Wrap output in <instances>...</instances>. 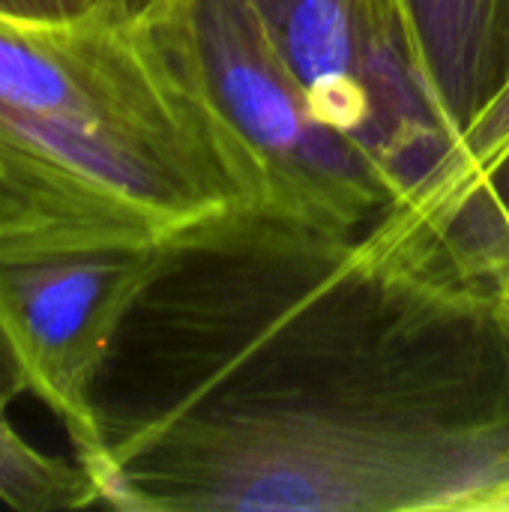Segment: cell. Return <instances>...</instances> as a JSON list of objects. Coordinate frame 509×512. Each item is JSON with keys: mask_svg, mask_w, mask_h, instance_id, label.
I'll return each instance as SVG.
<instances>
[{"mask_svg": "<svg viewBox=\"0 0 509 512\" xmlns=\"http://www.w3.org/2000/svg\"><path fill=\"white\" fill-rule=\"evenodd\" d=\"M165 396L102 414L114 510L509 512L495 300L366 234L231 216L177 240Z\"/></svg>", "mask_w": 509, "mask_h": 512, "instance_id": "cell-1", "label": "cell"}, {"mask_svg": "<svg viewBox=\"0 0 509 512\" xmlns=\"http://www.w3.org/2000/svg\"><path fill=\"white\" fill-rule=\"evenodd\" d=\"M252 213L141 6L0 15V258L168 243Z\"/></svg>", "mask_w": 509, "mask_h": 512, "instance_id": "cell-2", "label": "cell"}, {"mask_svg": "<svg viewBox=\"0 0 509 512\" xmlns=\"http://www.w3.org/2000/svg\"><path fill=\"white\" fill-rule=\"evenodd\" d=\"M141 12L213 120L252 216L348 237L396 204L393 180L318 117L258 0H144Z\"/></svg>", "mask_w": 509, "mask_h": 512, "instance_id": "cell-3", "label": "cell"}, {"mask_svg": "<svg viewBox=\"0 0 509 512\" xmlns=\"http://www.w3.org/2000/svg\"><path fill=\"white\" fill-rule=\"evenodd\" d=\"M174 255L177 240L0 258V327L27 393L60 420L90 480L105 453L99 381Z\"/></svg>", "mask_w": 509, "mask_h": 512, "instance_id": "cell-4", "label": "cell"}, {"mask_svg": "<svg viewBox=\"0 0 509 512\" xmlns=\"http://www.w3.org/2000/svg\"><path fill=\"white\" fill-rule=\"evenodd\" d=\"M318 117L357 144L402 201L450 153L414 75L393 0H258Z\"/></svg>", "mask_w": 509, "mask_h": 512, "instance_id": "cell-5", "label": "cell"}, {"mask_svg": "<svg viewBox=\"0 0 509 512\" xmlns=\"http://www.w3.org/2000/svg\"><path fill=\"white\" fill-rule=\"evenodd\" d=\"M420 90L450 138L509 81V0H393Z\"/></svg>", "mask_w": 509, "mask_h": 512, "instance_id": "cell-6", "label": "cell"}, {"mask_svg": "<svg viewBox=\"0 0 509 512\" xmlns=\"http://www.w3.org/2000/svg\"><path fill=\"white\" fill-rule=\"evenodd\" d=\"M363 234L393 261L498 300L509 291V147L453 198L384 213Z\"/></svg>", "mask_w": 509, "mask_h": 512, "instance_id": "cell-7", "label": "cell"}, {"mask_svg": "<svg viewBox=\"0 0 509 512\" xmlns=\"http://www.w3.org/2000/svg\"><path fill=\"white\" fill-rule=\"evenodd\" d=\"M27 393L24 366L0 327V501L18 512H57L96 507L99 492L75 465L33 447L9 420V408Z\"/></svg>", "mask_w": 509, "mask_h": 512, "instance_id": "cell-8", "label": "cell"}, {"mask_svg": "<svg viewBox=\"0 0 509 512\" xmlns=\"http://www.w3.org/2000/svg\"><path fill=\"white\" fill-rule=\"evenodd\" d=\"M509 147V81L507 87L486 105V111L474 120V126L450 147V153L429 171V177L402 201H396L387 213H423L447 198H453L462 186L480 177Z\"/></svg>", "mask_w": 509, "mask_h": 512, "instance_id": "cell-9", "label": "cell"}, {"mask_svg": "<svg viewBox=\"0 0 509 512\" xmlns=\"http://www.w3.org/2000/svg\"><path fill=\"white\" fill-rule=\"evenodd\" d=\"M129 6L123 0H0V15L27 21H75L105 9Z\"/></svg>", "mask_w": 509, "mask_h": 512, "instance_id": "cell-10", "label": "cell"}, {"mask_svg": "<svg viewBox=\"0 0 509 512\" xmlns=\"http://www.w3.org/2000/svg\"><path fill=\"white\" fill-rule=\"evenodd\" d=\"M495 312H498L501 330H504V336H507V342H509V291L507 294H501V297L495 300Z\"/></svg>", "mask_w": 509, "mask_h": 512, "instance_id": "cell-11", "label": "cell"}, {"mask_svg": "<svg viewBox=\"0 0 509 512\" xmlns=\"http://www.w3.org/2000/svg\"><path fill=\"white\" fill-rule=\"evenodd\" d=\"M123 3H129V6H141L144 0H123Z\"/></svg>", "mask_w": 509, "mask_h": 512, "instance_id": "cell-12", "label": "cell"}]
</instances>
